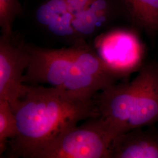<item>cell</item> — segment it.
I'll return each mask as SVG.
<instances>
[{"mask_svg":"<svg viewBox=\"0 0 158 158\" xmlns=\"http://www.w3.org/2000/svg\"><path fill=\"white\" fill-rule=\"evenodd\" d=\"M28 49L30 59L23 82L47 84L78 96L93 98L120 79L85 40L61 49L31 44Z\"/></svg>","mask_w":158,"mask_h":158,"instance_id":"7a4b0ae2","label":"cell"},{"mask_svg":"<svg viewBox=\"0 0 158 158\" xmlns=\"http://www.w3.org/2000/svg\"><path fill=\"white\" fill-rule=\"evenodd\" d=\"M18 134L10 142L11 157L30 158L46 143L83 120L100 117L93 98L53 87L28 85L12 110Z\"/></svg>","mask_w":158,"mask_h":158,"instance_id":"6da1fadb","label":"cell"},{"mask_svg":"<svg viewBox=\"0 0 158 158\" xmlns=\"http://www.w3.org/2000/svg\"><path fill=\"white\" fill-rule=\"evenodd\" d=\"M110 158H158V130L139 127L117 136Z\"/></svg>","mask_w":158,"mask_h":158,"instance_id":"52a82bcc","label":"cell"},{"mask_svg":"<svg viewBox=\"0 0 158 158\" xmlns=\"http://www.w3.org/2000/svg\"><path fill=\"white\" fill-rule=\"evenodd\" d=\"M18 134L17 121L9 102L0 99V155L6 149L8 139H12Z\"/></svg>","mask_w":158,"mask_h":158,"instance_id":"9c48e42d","label":"cell"},{"mask_svg":"<svg viewBox=\"0 0 158 158\" xmlns=\"http://www.w3.org/2000/svg\"><path fill=\"white\" fill-rule=\"evenodd\" d=\"M131 21L151 37L158 33V0H122Z\"/></svg>","mask_w":158,"mask_h":158,"instance_id":"ba28073f","label":"cell"},{"mask_svg":"<svg viewBox=\"0 0 158 158\" xmlns=\"http://www.w3.org/2000/svg\"><path fill=\"white\" fill-rule=\"evenodd\" d=\"M117 136L100 117L89 119L46 143L29 158H110Z\"/></svg>","mask_w":158,"mask_h":158,"instance_id":"277c9868","label":"cell"},{"mask_svg":"<svg viewBox=\"0 0 158 158\" xmlns=\"http://www.w3.org/2000/svg\"><path fill=\"white\" fill-rule=\"evenodd\" d=\"M93 48L120 79L139 71L144 64L145 48L134 30L115 29L99 34Z\"/></svg>","mask_w":158,"mask_h":158,"instance_id":"5b68a950","label":"cell"},{"mask_svg":"<svg viewBox=\"0 0 158 158\" xmlns=\"http://www.w3.org/2000/svg\"><path fill=\"white\" fill-rule=\"evenodd\" d=\"M19 0H0V27L1 34L10 35L15 19L22 13Z\"/></svg>","mask_w":158,"mask_h":158,"instance_id":"30bf717a","label":"cell"},{"mask_svg":"<svg viewBox=\"0 0 158 158\" xmlns=\"http://www.w3.org/2000/svg\"><path fill=\"white\" fill-rule=\"evenodd\" d=\"M30 59L28 44L13 32L0 37V99L9 102L13 110L28 89L24 72Z\"/></svg>","mask_w":158,"mask_h":158,"instance_id":"8992f818","label":"cell"},{"mask_svg":"<svg viewBox=\"0 0 158 158\" xmlns=\"http://www.w3.org/2000/svg\"><path fill=\"white\" fill-rule=\"evenodd\" d=\"M93 98L100 118L117 135L158 123V62L144 63L131 81L112 85Z\"/></svg>","mask_w":158,"mask_h":158,"instance_id":"3957f363","label":"cell"}]
</instances>
